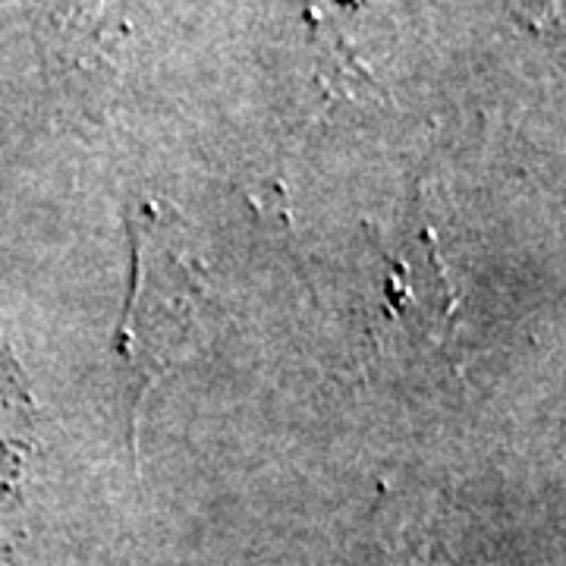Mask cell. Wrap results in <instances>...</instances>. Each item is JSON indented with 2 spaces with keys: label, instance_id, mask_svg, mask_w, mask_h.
Segmentation results:
<instances>
[{
  "label": "cell",
  "instance_id": "6da1fadb",
  "mask_svg": "<svg viewBox=\"0 0 566 566\" xmlns=\"http://www.w3.org/2000/svg\"><path fill=\"white\" fill-rule=\"evenodd\" d=\"M133 271L117 327V359L133 385V412L167 371L192 359L211 334V283L202 259L161 202H145L129 221Z\"/></svg>",
  "mask_w": 566,
  "mask_h": 566
}]
</instances>
